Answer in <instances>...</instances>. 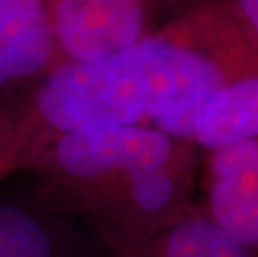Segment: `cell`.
<instances>
[{
    "mask_svg": "<svg viewBox=\"0 0 258 257\" xmlns=\"http://www.w3.org/2000/svg\"><path fill=\"white\" fill-rule=\"evenodd\" d=\"M152 104V56L144 39L115 56L58 69L38 95L42 116L60 132L140 125Z\"/></svg>",
    "mask_w": 258,
    "mask_h": 257,
    "instance_id": "1",
    "label": "cell"
},
{
    "mask_svg": "<svg viewBox=\"0 0 258 257\" xmlns=\"http://www.w3.org/2000/svg\"><path fill=\"white\" fill-rule=\"evenodd\" d=\"M188 156L177 139L145 125H107L67 132L53 147L45 177L53 187L85 182L122 167L167 166Z\"/></svg>",
    "mask_w": 258,
    "mask_h": 257,
    "instance_id": "2",
    "label": "cell"
},
{
    "mask_svg": "<svg viewBox=\"0 0 258 257\" xmlns=\"http://www.w3.org/2000/svg\"><path fill=\"white\" fill-rule=\"evenodd\" d=\"M205 216L258 257V137L212 152Z\"/></svg>",
    "mask_w": 258,
    "mask_h": 257,
    "instance_id": "3",
    "label": "cell"
},
{
    "mask_svg": "<svg viewBox=\"0 0 258 257\" xmlns=\"http://www.w3.org/2000/svg\"><path fill=\"white\" fill-rule=\"evenodd\" d=\"M145 27L142 0H60L55 34L75 62L105 59L139 43Z\"/></svg>",
    "mask_w": 258,
    "mask_h": 257,
    "instance_id": "4",
    "label": "cell"
},
{
    "mask_svg": "<svg viewBox=\"0 0 258 257\" xmlns=\"http://www.w3.org/2000/svg\"><path fill=\"white\" fill-rule=\"evenodd\" d=\"M105 257H255L195 209L170 226L145 236L98 229Z\"/></svg>",
    "mask_w": 258,
    "mask_h": 257,
    "instance_id": "5",
    "label": "cell"
},
{
    "mask_svg": "<svg viewBox=\"0 0 258 257\" xmlns=\"http://www.w3.org/2000/svg\"><path fill=\"white\" fill-rule=\"evenodd\" d=\"M52 48L50 20L40 0H0V85L43 69Z\"/></svg>",
    "mask_w": 258,
    "mask_h": 257,
    "instance_id": "6",
    "label": "cell"
},
{
    "mask_svg": "<svg viewBox=\"0 0 258 257\" xmlns=\"http://www.w3.org/2000/svg\"><path fill=\"white\" fill-rule=\"evenodd\" d=\"M258 137V74L232 80L197 117L191 140L210 152Z\"/></svg>",
    "mask_w": 258,
    "mask_h": 257,
    "instance_id": "7",
    "label": "cell"
},
{
    "mask_svg": "<svg viewBox=\"0 0 258 257\" xmlns=\"http://www.w3.org/2000/svg\"><path fill=\"white\" fill-rule=\"evenodd\" d=\"M0 257H53V249L34 216L20 207L0 204Z\"/></svg>",
    "mask_w": 258,
    "mask_h": 257,
    "instance_id": "8",
    "label": "cell"
},
{
    "mask_svg": "<svg viewBox=\"0 0 258 257\" xmlns=\"http://www.w3.org/2000/svg\"><path fill=\"white\" fill-rule=\"evenodd\" d=\"M258 50V0H232L228 12Z\"/></svg>",
    "mask_w": 258,
    "mask_h": 257,
    "instance_id": "9",
    "label": "cell"
},
{
    "mask_svg": "<svg viewBox=\"0 0 258 257\" xmlns=\"http://www.w3.org/2000/svg\"><path fill=\"white\" fill-rule=\"evenodd\" d=\"M17 162H19V145H12L0 152V180L5 176H9V172H12V169L15 167Z\"/></svg>",
    "mask_w": 258,
    "mask_h": 257,
    "instance_id": "10",
    "label": "cell"
}]
</instances>
